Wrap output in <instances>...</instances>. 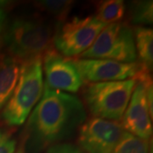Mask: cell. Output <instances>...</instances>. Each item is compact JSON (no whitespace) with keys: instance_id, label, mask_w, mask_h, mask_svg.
<instances>
[{"instance_id":"16","label":"cell","mask_w":153,"mask_h":153,"mask_svg":"<svg viewBox=\"0 0 153 153\" xmlns=\"http://www.w3.org/2000/svg\"><path fill=\"white\" fill-rule=\"evenodd\" d=\"M112 153H150V143L125 132Z\"/></svg>"},{"instance_id":"7","label":"cell","mask_w":153,"mask_h":153,"mask_svg":"<svg viewBox=\"0 0 153 153\" xmlns=\"http://www.w3.org/2000/svg\"><path fill=\"white\" fill-rule=\"evenodd\" d=\"M150 73L144 71L136 77V85L121 123L124 131L147 141L152 135V117L146 98L148 83L152 82Z\"/></svg>"},{"instance_id":"4","label":"cell","mask_w":153,"mask_h":153,"mask_svg":"<svg viewBox=\"0 0 153 153\" xmlns=\"http://www.w3.org/2000/svg\"><path fill=\"white\" fill-rule=\"evenodd\" d=\"M136 77L90 82L82 88V103L91 117L120 122L136 85Z\"/></svg>"},{"instance_id":"3","label":"cell","mask_w":153,"mask_h":153,"mask_svg":"<svg viewBox=\"0 0 153 153\" xmlns=\"http://www.w3.org/2000/svg\"><path fill=\"white\" fill-rule=\"evenodd\" d=\"M43 91L42 58L21 63L16 86L0 113L4 124L12 128L22 126L40 100Z\"/></svg>"},{"instance_id":"2","label":"cell","mask_w":153,"mask_h":153,"mask_svg":"<svg viewBox=\"0 0 153 153\" xmlns=\"http://www.w3.org/2000/svg\"><path fill=\"white\" fill-rule=\"evenodd\" d=\"M57 24L41 14L24 15L8 23L2 36L6 54L20 63L42 58L53 47Z\"/></svg>"},{"instance_id":"22","label":"cell","mask_w":153,"mask_h":153,"mask_svg":"<svg viewBox=\"0 0 153 153\" xmlns=\"http://www.w3.org/2000/svg\"><path fill=\"white\" fill-rule=\"evenodd\" d=\"M150 153H153L152 152V147L151 148V152H150Z\"/></svg>"},{"instance_id":"14","label":"cell","mask_w":153,"mask_h":153,"mask_svg":"<svg viewBox=\"0 0 153 153\" xmlns=\"http://www.w3.org/2000/svg\"><path fill=\"white\" fill-rule=\"evenodd\" d=\"M127 13V24L128 26L143 27L144 25H152L153 22V2L146 1H133L130 2Z\"/></svg>"},{"instance_id":"13","label":"cell","mask_w":153,"mask_h":153,"mask_svg":"<svg viewBox=\"0 0 153 153\" xmlns=\"http://www.w3.org/2000/svg\"><path fill=\"white\" fill-rule=\"evenodd\" d=\"M126 5L121 0L100 1L95 4L94 17L105 25L120 22L125 16Z\"/></svg>"},{"instance_id":"21","label":"cell","mask_w":153,"mask_h":153,"mask_svg":"<svg viewBox=\"0 0 153 153\" xmlns=\"http://www.w3.org/2000/svg\"><path fill=\"white\" fill-rule=\"evenodd\" d=\"M2 49H3V44H2V38H0V54L2 53V52H1Z\"/></svg>"},{"instance_id":"17","label":"cell","mask_w":153,"mask_h":153,"mask_svg":"<svg viewBox=\"0 0 153 153\" xmlns=\"http://www.w3.org/2000/svg\"><path fill=\"white\" fill-rule=\"evenodd\" d=\"M14 128H0V153H15L16 140L14 137Z\"/></svg>"},{"instance_id":"6","label":"cell","mask_w":153,"mask_h":153,"mask_svg":"<svg viewBox=\"0 0 153 153\" xmlns=\"http://www.w3.org/2000/svg\"><path fill=\"white\" fill-rule=\"evenodd\" d=\"M105 26L93 16H75L57 23L53 47L66 58H76L92 45Z\"/></svg>"},{"instance_id":"1","label":"cell","mask_w":153,"mask_h":153,"mask_svg":"<svg viewBox=\"0 0 153 153\" xmlns=\"http://www.w3.org/2000/svg\"><path fill=\"white\" fill-rule=\"evenodd\" d=\"M86 118V109L77 96L44 84L42 97L30 114L21 140L26 149L38 153L71 138Z\"/></svg>"},{"instance_id":"5","label":"cell","mask_w":153,"mask_h":153,"mask_svg":"<svg viewBox=\"0 0 153 153\" xmlns=\"http://www.w3.org/2000/svg\"><path fill=\"white\" fill-rule=\"evenodd\" d=\"M76 59H101L131 63L137 60L133 28L126 22L106 25L92 45Z\"/></svg>"},{"instance_id":"10","label":"cell","mask_w":153,"mask_h":153,"mask_svg":"<svg viewBox=\"0 0 153 153\" xmlns=\"http://www.w3.org/2000/svg\"><path fill=\"white\" fill-rule=\"evenodd\" d=\"M42 60L45 85L52 89L70 93H76L82 87L83 80L73 59L66 58L52 48L43 55Z\"/></svg>"},{"instance_id":"11","label":"cell","mask_w":153,"mask_h":153,"mask_svg":"<svg viewBox=\"0 0 153 153\" xmlns=\"http://www.w3.org/2000/svg\"><path fill=\"white\" fill-rule=\"evenodd\" d=\"M20 69L18 60L4 52L0 54V113L15 90Z\"/></svg>"},{"instance_id":"8","label":"cell","mask_w":153,"mask_h":153,"mask_svg":"<svg viewBox=\"0 0 153 153\" xmlns=\"http://www.w3.org/2000/svg\"><path fill=\"white\" fill-rule=\"evenodd\" d=\"M124 133L120 122L90 117L77 130V146L85 153H112Z\"/></svg>"},{"instance_id":"9","label":"cell","mask_w":153,"mask_h":153,"mask_svg":"<svg viewBox=\"0 0 153 153\" xmlns=\"http://www.w3.org/2000/svg\"><path fill=\"white\" fill-rule=\"evenodd\" d=\"M73 61L82 80L88 83L123 81L148 71L138 61L125 63L101 59H73Z\"/></svg>"},{"instance_id":"19","label":"cell","mask_w":153,"mask_h":153,"mask_svg":"<svg viewBox=\"0 0 153 153\" xmlns=\"http://www.w3.org/2000/svg\"><path fill=\"white\" fill-rule=\"evenodd\" d=\"M12 4L9 2H3L0 1V38H2L3 34L4 33L6 27L8 26V12H9V6Z\"/></svg>"},{"instance_id":"18","label":"cell","mask_w":153,"mask_h":153,"mask_svg":"<svg viewBox=\"0 0 153 153\" xmlns=\"http://www.w3.org/2000/svg\"><path fill=\"white\" fill-rule=\"evenodd\" d=\"M44 153H85L77 145L72 143H60L48 149Z\"/></svg>"},{"instance_id":"20","label":"cell","mask_w":153,"mask_h":153,"mask_svg":"<svg viewBox=\"0 0 153 153\" xmlns=\"http://www.w3.org/2000/svg\"><path fill=\"white\" fill-rule=\"evenodd\" d=\"M16 153H27V150H26V148H25L24 142L22 141V140H21V141H20L19 146H17L16 152Z\"/></svg>"},{"instance_id":"15","label":"cell","mask_w":153,"mask_h":153,"mask_svg":"<svg viewBox=\"0 0 153 153\" xmlns=\"http://www.w3.org/2000/svg\"><path fill=\"white\" fill-rule=\"evenodd\" d=\"M35 8L46 17H50L61 23L66 21L74 5L73 1L67 0H42L33 3Z\"/></svg>"},{"instance_id":"12","label":"cell","mask_w":153,"mask_h":153,"mask_svg":"<svg viewBox=\"0 0 153 153\" xmlns=\"http://www.w3.org/2000/svg\"><path fill=\"white\" fill-rule=\"evenodd\" d=\"M134 39L140 65L146 70L152 71L153 66V32L152 29L146 27L133 28Z\"/></svg>"}]
</instances>
